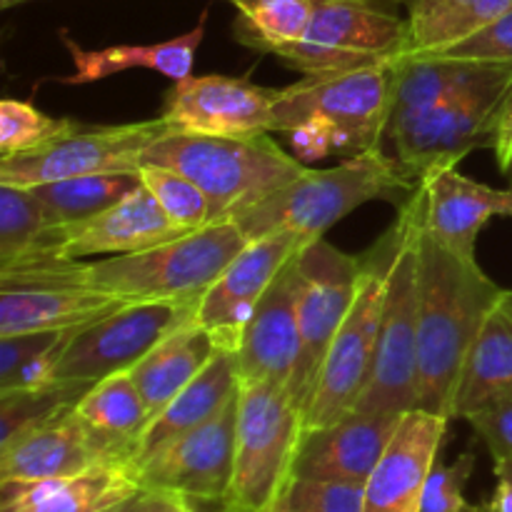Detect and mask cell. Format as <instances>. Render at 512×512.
Segmentation results:
<instances>
[{
	"mask_svg": "<svg viewBox=\"0 0 512 512\" xmlns=\"http://www.w3.org/2000/svg\"><path fill=\"white\" fill-rule=\"evenodd\" d=\"M235 220H218L148 250L110 258H40L0 270V288H90L125 303H178L198 308L205 290L248 245Z\"/></svg>",
	"mask_w": 512,
	"mask_h": 512,
	"instance_id": "obj_1",
	"label": "cell"
},
{
	"mask_svg": "<svg viewBox=\"0 0 512 512\" xmlns=\"http://www.w3.org/2000/svg\"><path fill=\"white\" fill-rule=\"evenodd\" d=\"M418 293V410L453 420L465 355L505 288L420 225Z\"/></svg>",
	"mask_w": 512,
	"mask_h": 512,
	"instance_id": "obj_2",
	"label": "cell"
},
{
	"mask_svg": "<svg viewBox=\"0 0 512 512\" xmlns=\"http://www.w3.org/2000/svg\"><path fill=\"white\" fill-rule=\"evenodd\" d=\"M415 188L418 183H413L385 150H368L350 155L335 168H305L298 178L233 220L250 240L288 230L310 245L360 205L373 200L400 205Z\"/></svg>",
	"mask_w": 512,
	"mask_h": 512,
	"instance_id": "obj_3",
	"label": "cell"
},
{
	"mask_svg": "<svg viewBox=\"0 0 512 512\" xmlns=\"http://www.w3.org/2000/svg\"><path fill=\"white\" fill-rule=\"evenodd\" d=\"M143 163L178 170L210 200L213 223L233 220L288 185L305 170L270 133L198 135L173 133L155 140Z\"/></svg>",
	"mask_w": 512,
	"mask_h": 512,
	"instance_id": "obj_4",
	"label": "cell"
},
{
	"mask_svg": "<svg viewBox=\"0 0 512 512\" xmlns=\"http://www.w3.org/2000/svg\"><path fill=\"white\" fill-rule=\"evenodd\" d=\"M398 218L403 233L390 263L373 370L358 403L363 413L408 415L418 410V240L423 225L420 188L398 205Z\"/></svg>",
	"mask_w": 512,
	"mask_h": 512,
	"instance_id": "obj_5",
	"label": "cell"
},
{
	"mask_svg": "<svg viewBox=\"0 0 512 512\" xmlns=\"http://www.w3.org/2000/svg\"><path fill=\"white\" fill-rule=\"evenodd\" d=\"M400 233H403V225H400V218H395L383 238L375 240L360 255V278L353 308L340 325L320 370L313 400L303 418L305 433L328 428L358 410L365 385L370 380V370H373L385 288H388L390 263L398 250Z\"/></svg>",
	"mask_w": 512,
	"mask_h": 512,
	"instance_id": "obj_6",
	"label": "cell"
},
{
	"mask_svg": "<svg viewBox=\"0 0 512 512\" xmlns=\"http://www.w3.org/2000/svg\"><path fill=\"white\" fill-rule=\"evenodd\" d=\"M303 435V413L288 385L240 383L230 500L250 512L273 508L293 483Z\"/></svg>",
	"mask_w": 512,
	"mask_h": 512,
	"instance_id": "obj_7",
	"label": "cell"
},
{
	"mask_svg": "<svg viewBox=\"0 0 512 512\" xmlns=\"http://www.w3.org/2000/svg\"><path fill=\"white\" fill-rule=\"evenodd\" d=\"M398 65L303 75L298 83L278 90L275 133H288L308 118H325L348 135L350 155L385 150Z\"/></svg>",
	"mask_w": 512,
	"mask_h": 512,
	"instance_id": "obj_8",
	"label": "cell"
},
{
	"mask_svg": "<svg viewBox=\"0 0 512 512\" xmlns=\"http://www.w3.org/2000/svg\"><path fill=\"white\" fill-rule=\"evenodd\" d=\"M168 133H173V125L163 115L120 125L73 120L65 133L40 148L0 160V185L35 188L83 175L138 173L150 145Z\"/></svg>",
	"mask_w": 512,
	"mask_h": 512,
	"instance_id": "obj_9",
	"label": "cell"
},
{
	"mask_svg": "<svg viewBox=\"0 0 512 512\" xmlns=\"http://www.w3.org/2000/svg\"><path fill=\"white\" fill-rule=\"evenodd\" d=\"M408 20L375 0H315L308 33L275 58L303 75L403 63Z\"/></svg>",
	"mask_w": 512,
	"mask_h": 512,
	"instance_id": "obj_10",
	"label": "cell"
},
{
	"mask_svg": "<svg viewBox=\"0 0 512 512\" xmlns=\"http://www.w3.org/2000/svg\"><path fill=\"white\" fill-rule=\"evenodd\" d=\"M512 85L510 78L445 100L420 118L385 135V153L413 183L438 168H458L478 148H493L498 115Z\"/></svg>",
	"mask_w": 512,
	"mask_h": 512,
	"instance_id": "obj_11",
	"label": "cell"
},
{
	"mask_svg": "<svg viewBox=\"0 0 512 512\" xmlns=\"http://www.w3.org/2000/svg\"><path fill=\"white\" fill-rule=\"evenodd\" d=\"M360 278V258L320 238L298 255L300 358L288 390L305 418L320 370L340 325L353 308Z\"/></svg>",
	"mask_w": 512,
	"mask_h": 512,
	"instance_id": "obj_12",
	"label": "cell"
},
{
	"mask_svg": "<svg viewBox=\"0 0 512 512\" xmlns=\"http://www.w3.org/2000/svg\"><path fill=\"white\" fill-rule=\"evenodd\" d=\"M195 308L178 303H125L115 313L75 330L60 353L55 378L98 383L143 360Z\"/></svg>",
	"mask_w": 512,
	"mask_h": 512,
	"instance_id": "obj_13",
	"label": "cell"
},
{
	"mask_svg": "<svg viewBox=\"0 0 512 512\" xmlns=\"http://www.w3.org/2000/svg\"><path fill=\"white\" fill-rule=\"evenodd\" d=\"M240 393V390H238ZM238 395L215 418L168 440L133 465L140 488L178 500L230 498L235 473Z\"/></svg>",
	"mask_w": 512,
	"mask_h": 512,
	"instance_id": "obj_14",
	"label": "cell"
},
{
	"mask_svg": "<svg viewBox=\"0 0 512 512\" xmlns=\"http://www.w3.org/2000/svg\"><path fill=\"white\" fill-rule=\"evenodd\" d=\"M305 248L308 243L303 238L288 230H278L248 240V245L225 265L195 308V323L210 335L215 348L238 353L260 300L265 298L280 270Z\"/></svg>",
	"mask_w": 512,
	"mask_h": 512,
	"instance_id": "obj_15",
	"label": "cell"
},
{
	"mask_svg": "<svg viewBox=\"0 0 512 512\" xmlns=\"http://www.w3.org/2000/svg\"><path fill=\"white\" fill-rule=\"evenodd\" d=\"M275 103L278 88H265L248 78L188 75L165 93L160 115L178 133H275Z\"/></svg>",
	"mask_w": 512,
	"mask_h": 512,
	"instance_id": "obj_16",
	"label": "cell"
},
{
	"mask_svg": "<svg viewBox=\"0 0 512 512\" xmlns=\"http://www.w3.org/2000/svg\"><path fill=\"white\" fill-rule=\"evenodd\" d=\"M180 235H185V230L173 225V220L155 203L148 188L140 183V188L125 195L120 203L110 205L108 210L93 215V218L78 220V223L70 225H53L38 253L20 260V263L40 258L83 260L88 255H105V258L128 255L138 253V250H148L153 245L168 243V240L180 238Z\"/></svg>",
	"mask_w": 512,
	"mask_h": 512,
	"instance_id": "obj_17",
	"label": "cell"
},
{
	"mask_svg": "<svg viewBox=\"0 0 512 512\" xmlns=\"http://www.w3.org/2000/svg\"><path fill=\"white\" fill-rule=\"evenodd\" d=\"M103 465H133L115 455L75 408L35 425L28 433L0 445V483L5 480H48L88 473Z\"/></svg>",
	"mask_w": 512,
	"mask_h": 512,
	"instance_id": "obj_18",
	"label": "cell"
},
{
	"mask_svg": "<svg viewBox=\"0 0 512 512\" xmlns=\"http://www.w3.org/2000/svg\"><path fill=\"white\" fill-rule=\"evenodd\" d=\"M450 420L413 410L403 415L388 450L365 480V512H420L430 470Z\"/></svg>",
	"mask_w": 512,
	"mask_h": 512,
	"instance_id": "obj_19",
	"label": "cell"
},
{
	"mask_svg": "<svg viewBox=\"0 0 512 512\" xmlns=\"http://www.w3.org/2000/svg\"><path fill=\"white\" fill-rule=\"evenodd\" d=\"M423 225L440 245L468 260L475 258L478 235L493 218H512V185L493 188L460 173L438 168L418 183Z\"/></svg>",
	"mask_w": 512,
	"mask_h": 512,
	"instance_id": "obj_20",
	"label": "cell"
},
{
	"mask_svg": "<svg viewBox=\"0 0 512 512\" xmlns=\"http://www.w3.org/2000/svg\"><path fill=\"white\" fill-rule=\"evenodd\" d=\"M403 415L355 413L345 415L328 428L303 435L293 480H335L360 483L370 478L388 450Z\"/></svg>",
	"mask_w": 512,
	"mask_h": 512,
	"instance_id": "obj_21",
	"label": "cell"
},
{
	"mask_svg": "<svg viewBox=\"0 0 512 512\" xmlns=\"http://www.w3.org/2000/svg\"><path fill=\"white\" fill-rule=\"evenodd\" d=\"M298 255L280 270L245 330L235 353L240 383L290 385L293 380L300 358Z\"/></svg>",
	"mask_w": 512,
	"mask_h": 512,
	"instance_id": "obj_22",
	"label": "cell"
},
{
	"mask_svg": "<svg viewBox=\"0 0 512 512\" xmlns=\"http://www.w3.org/2000/svg\"><path fill=\"white\" fill-rule=\"evenodd\" d=\"M140 490L133 465H103L48 480L0 483V512H100Z\"/></svg>",
	"mask_w": 512,
	"mask_h": 512,
	"instance_id": "obj_23",
	"label": "cell"
},
{
	"mask_svg": "<svg viewBox=\"0 0 512 512\" xmlns=\"http://www.w3.org/2000/svg\"><path fill=\"white\" fill-rule=\"evenodd\" d=\"M123 305L125 300L90 288H0V338L80 330Z\"/></svg>",
	"mask_w": 512,
	"mask_h": 512,
	"instance_id": "obj_24",
	"label": "cell"
},
{
	"mask_svg": "<svg viewBox=\"0 0 512 512\" xmlns=\"http://www.w3.org/2000/svg\"><path fill=\"white\" fill-rule=\"evenodd\" d=\"M510 75L512 63H480V60L443 58V55L405 58L398 65V78H395L388 133L420 118L428 110L438 108L440 103L455 98V95L483 88V85L510 78Z\"/></svg>",
	"mask_w": 512,
	"mask_h": 512,
	"instance_id": "obj_25",
	"label": "cell"
},
{
	"mask_svg": "<svg viewBox=\"0 0 512 512\" xmlns=\"http://www.w3.org/2000/svg\"><path fill=\"white\" fill-rule=\"evenodd\" d=\"M205 23H208V10H203L198 25L193 30L175 38L163 40V43L150 45H110V48L88 50L80 48L65 30H60V40L68 48L70 60H73V75L60 78L63 85H90L100 80L118 75L123 70L143 68L153 73L165 75L173 83L193 75L195 53L205 38Z\"/></svg>",
	"mask_w": 512,
	"mask_h": 512,
	"instance_id": "obj_26",
	"label": "cell"
},
{
	"mask_svg": "<svg viewBox=\"0 0 512 512\" xmlns=\"http://www.w3.org/2000/svg\"><path fill=\"white\" fill-rule=\"evenodd\" d=\"M512 395V290L495 303L475 335L453 400V420Z\"/></svg>",
	"mask_w": 512,
	"mask_h": 512,
	"instance_id": "obj_27",
	"label": "cell"
},
{
	"mask_svg": "<svg viewBox=\"0 0 512 512\" xmlns=\"http://www.w3.org/2000/svg\"><path fill=\"white\" fill-rule=\"evenodd\" d=\"M238 390L240 375L235 353L215 348L208 365L150 420L148 430L140 438L133 465L143 460L145 455L153 453V450H158L163 443H168V440L208 423L238 395Z\"/></svg>",
	"mask_w": 512,
	"mask_h": 512,
	"instance_id": "obj_28",
	"label": "cell"
},
{
	"mask_svg": "<svg viewBox=\"0 0 512 512\" xmlns=\"http://www.w3.org/2000/svg\"><path fill=\"white\" fill-rule=\"evenodd\" d=\"M213 353V340L195 323L193 315L130 368L153 418L208 365Z\"/></svg>",
	"mask_w": 512,
	"mask_h": 512,
	"instance_id": "obj_29",
	"label": "cell"
},
{
	"mask_svg": "<svg viewBox=\"0 0 512 512\" xmlns=\"http://www.w3.org/2000/svg\"><path fill=\"white\" fill-rule=\"evenodd\" d=\"M75 415L115 455L133 463L153 413L145 405L130 370L98 380L75 405Z\"/></svg>",
	"mask_w": 512,
	"mask_h": 512,
	"instance_id": "obj_30",
	"label": "cell"
},
{
	"mask_svg": "<svg viewBox=\"0 0 512 512\" xmlns=\"http://www.w3.org/2000/svg\"><path fill=\"white\" fill-rule=\"evenodd\" d=\"M512 0H408V55H438L483 30Z\"/></svg>",
	"mask_w": 512,
	"mask_h": 512,
	"instance_id": "obj_31",
	"label": "cell"
},
{
	"mask_svg": "<svg viewBox=\"0 0 512 512\" xmlns=\"http://www.w3.org/2000/svg\"><path fill=\"white\" fill-rule=\"evenodd\" d=\"M135 188H140L138 173H108L35 185L30 193L35 195L50 223L70 225L103 213Z\"/></svg>",
	"mask_w": 512,
	"mask_h": 512,
	"instance_id": "obj_32",
	"label": "cell"
},
{
	"mask_svg": "<svg viewBox=\"0 0 512 512\" xmlns=\"http://www.w3.org/2000/svg\"><path fill=\"white\" fill-rule=\"evenodd\" d=\"M235 40L278 55L298 43L313 20L315 0H235Z\"/></svg>",
	"mask_w": 512,
	"mask_h": 512,
	"instance_id": "obj_33",
	"label": "cell"
},
{
	"mask_svg": "<svg viewBox=\"0 0 512 512\" xmlns=\"http://www.w3.org/2000/svg\"><path fill=\"white\" fill-rule=\"evenodd\" d=\"M53 223L30 188L0 185V268L38 253Z\"/></svg>",
	"mask_w": 512,
	"mask_h": 512,
	"instance_id": "obj_34",
	"label": "cell"
},
{
	"mask_svg": "<svg viewBox=\"0 0 512 512\" xmlns=\"http://www.w3.org/2000/svg\"><path fill=\"white\" fill-rule=\"evenodd\" d=\"M95 383H70L58 380L40 390H23V393L0 395V445L10 443L18 435L28 433L35 425L75 408L78 400L93 388Z\"/></svg>",
	"mask_w": 512,
	"mask_h": 512,
	"instance_id": "obj_35",
	"label": "cell"
},
{
	"mask_svg": "<svg viewBox=\"0 0 512 512\" xmlns=\"http://www.w3.org/2000/svg\"><path fill=\"white\" fill-rule=\"evenodd\" d=\"M138 175L140 183L155 198V203L163 208V213L180 230L190 233V230H200L213 223V210H210L208 195L200 190V185L185 178L183 173L163 168V165L143 163Z\"/></svg>",
	"mask_w": 512,
	"mask_h": 512,
	"instance_id": "obj_36",
	"label": "cell"
},
{
	"mask_svg": "<svg viewBox=\"0 0 512 512\" xmlns=\"http://www.w3.org/2000/svg\"><path fill=\"white\" fill-rule=\"evenodd\" d=\"M70 118H53L30 100H0V153L3 158L28 153L70 128Z\"/></svg>",
	"mask_w": 512,
	"mask_h": 512,
	"instance_id": "obj_37",
	"label": "cell"
},
{
	"mask_svg": "<svg viewBox=\"0 0 512 512\" xmlns=\"http://www.w3.org/2000/svg\"><path fill=\"white\" fill-rule=\"evenodd\" d=\"M473 470V450H465L453 463H443L440 458L435 460L428 485H425L423 510L420 512H480V505H473L465 495Z\"/></svg>",
	"mask_w": 512,
	"mask_h": 512,
	"instance_id": "obj_38",
	"label": "cell"
},
{
	"mask_svg": "<svg viewBox=\"0 0 512 512\" xmlns=\"http://www.w3.org/2000/svg\"><path fill=\"white\" fill-rule=\"evenodd\" d=\"M288 500L298 512H365V485L335 480H293Z\"/></svg>",
	"mask_w": 512,
	"mask_h": 512,
	"instance_id": "obj_39",
	"label": "cell"
},
{
	"mask_svg": "<svg viewBox=\"0 0 512 512\" xmlns=\"http://www.w3.org/2000/svg\"><path fill=\"white\" fill-rule=\"evenodd\" d=\"M443 58L480 60V63H512V8L485 25L463 43L443 50Z\"/></svg>",
	"mask_w": 512,
	"mask_h": 512,
	"instance_id": "obj_40",
	"label": "cell"
},
{
	"mask_svg": "<svg viewBox=\"0 0 512 512\" xmlns=\"http://www.w3.org/2000/svg\"><path fill=\"white\" fill-rule=\"evenodd\" d=\"M495 465H512V395L493 400L465 418Z\"/></svg>",
	"mask_w": 512,
	"mask_h": 512,
	"instance_id": "obj_41",
	"label": "cell"
},
{
	"mask_svg": "<svg viewBox=\"0 0 512 512\" xmlns=\"http://www.w3.org/2000/svg\"><path fill=\"white\" fill-rule=\"evenodd\" d=\"M290 138V145L295 150L298 160H315L325 158L333 150H345L350 153V140L343 130L325 118H308L290 128L285 133Z\"/></svg>",
	"mask_w": 512,
	"mask_h": 512,
	"instance_id": "obj_42",
	"label": "cell"
},
{
	"mask_svg": "<svg viewBox=\"0 0 512 512\" xmlns=\"http://www.w3.org/2000/svg\"><path fill=\"white\" fill-rule=\"evenodd\" d=\"M70 333H75V330H65V333H23L0 338V385L8 383L33 358L63 345L70 338Z\"/></svg>",
	"mask_w": 512,
	"mask_h": 512,
	"instance_id": "obj_43",
	"label": "cell"
},
{
	"mask_svg": "<svg viewBox=\"0 0 512 512\" xmlns=\"http://www.w3.org/2000/svg\"><path fill=\"white\" fill-rule=\"evenodd\" d=\"M493 150H495V160H498V168L508 175L512 185V85L503 100V108H500Z\"/></svg>",
	"mask_w": 512,
	"mask_h": 512,
	"instance_id": "obj_44",
	"label": "cell"
},
{
	"mask_svg": "<svg viewBox=\"0 0 512 512\" xmlns=\"http://www.w3.org/2000/svg\"><path fill=\"white\" fill-rule=\"evenodd\" d=\"M180 505H183V500H178L175 495L140 488L133 498L125 500L118 512H178Z\"/></svg>",
	"mask_w": 512,
	"mask_h": 512,
	"instance_id": "obj_45",
	"label": "cell"
},
{
	"mask_svg": "<svg viewBox=\"0 0 512 512\" xmlns=\"http://www.w3.org/2000/svg\"><path fill=\"white\" fill-rule=\"evenodd\" d=\"M480 512H512V465H495V490Z\"/></svg>",
	"mask_w": 512,
	"mask_h": 512,
	"instance_id": "obj_46",
	"label": "cell"
},
{
	"mask_svg": "<svg viewBox=\"0 0 512 512\" xmlns=\"http://www.w3.org/2000/svg\"><path fill=\"white\" fill-rule=\"evenodd\" d=\"M185 512H250L243 505L233 503L230 498L225 500H183Z\"/></svg>",
	"mask_w": 512,
	"mask_h": 512,
	"instance_id": "obj_47",
	"label": "cell"
},
{
	"mask_svg": "<svg viewBox=\"0 0 512 512\" xmlns=\"http://www.w3.org/2000/svg\"><path fill=\"white\" fill-rule=\"evenodd\" d=\"M265 512H298V510H295L293 505H290V500H288V493H285L283 498H280L278 503L273 505V508H270V510H265Z\"/></svg>",
	"mask_w": 512,
	"mask_h": 512,
	"instance_id": "obj_48",
	"label": "cell"
},
{
	"mask_svg": "<svg viewBox=\"0 0 512 512\" xmlns=\"http://www.w3.org/2000/svg\"><path fill=\"white\" fill-rule=\"evenodd\" d=\"M25 3H30V0H0V8L10 10V8H18V5H25Z\"/></svg>",
	"mask_w": 512,
	"mask_h": 512,
	"instance_id": "obj_49",
	"label": "cell"
},
{
	"mask_svg": "<svg viewBox=\"0 0 512 512\" xmlns=\"http://www.w3.org/2000/svg\"><path fill=\"white\" fill-rule=\"evenodd\" d=\"M120 508H123V503H120V505H113V508H105V510H100V512H118Z\"/></svg>",
	"mask_w": 512,
	"mask_h": 512,
	"instance_id": "obj_50",
	"label": "cell"
},
{
	"mask_svg": "<svg viewBox=\"0 0 512 512\" xmlns=\"http://www.w3.org/2000/svg\"><path fill=\"white\" fill-rule=\"evenodd\" d=\"M178 512H185V508H183V505H180V510Z\"/></svg>",
	"mask_w": 512,
	"mask_h": 512,
	"instance_id": "obj_51",
	"label": "cell"
},
{
	"mask_svg": "<svg viewBox=\"0 0 512 512\" xmlns=\"http://www.w3.org/2000/svg\"><path fill=\"white\" fill-rule=\"evenodd\" d=\"M230 3H235V0H230Z\"/></svg>",
	"mask_w": 512,
	"mask_h": 512,
	"instance_id": "obj_52",
	"label": "cell"
},
{
	"mask_svg": "<svg viewBox=\"0 0 512 512\" xmlns=\"http://www.w3.org/2000/svg\"><path fill=\"white\" fill-rule=\"evenodd\" d=\"M403 3H408V0H403Z\"/></svg>",
	"mask_w": 512,
	"mask_h": 512,
	"instance_id": "obj_53",
	"label": "cell"
}]
</instances>
